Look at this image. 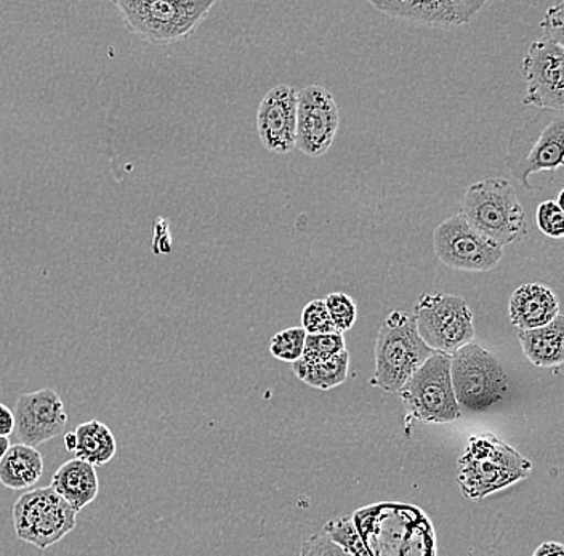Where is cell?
I'll list each match as a JSON object with an SVG mask.
<instances>
[{
  "instance_id": "2",
  "label": "cell",
  "mask_w": 564,
  "mask_h": 556,
  "mask_svg": "<svg viewBox=\"0 0 564 556\" xmlns=\"http://www.w3.org/2000/svg\"><path fill=\"white\" fill-rule=\"evenodd\" d=\"M458 486L474 502L528 480L532 464L494 433H478L468 439L458 457Z\"/></svg>"
},
{
  "instance_id": "30",
  "label": "cell",
  "mask_w": 564,
  "mask_h": 556,
  "mask_svg": "<svg viewBox=\"0 0 564 556\" xmlns=\"http://www.w3.org/2000/svg\"><path fill=\"white\" fill-rule=\"evenodd\" d=\"M15 430V415L6 404L0 403V436L9 438Z\"/></svg>"
},
{
  "instance_id": "29",
  "label": "cell",
  "mask_w": 564,
  "mask_h": 556,
  "mask_svg": "<svg viewBox=\"0 0 564 556\" xmlns=\"http://www.w3.org/2000/svg\"><path fill=\"white\" fill-rule=\"evenodd\" d=\"M300 556H351L341 550L337 544H334L326 534H315V536L305 538L300 548Z\"/></svg>"
},
{
  "instance_id": "10",
  "label": "cell",
  "mask_w": 564,
  "mask_h": 556,
  "mask_svg": "<svg viewBox=\"0 0 564 556\" xmlns=\"http://www.w3.org/2000/svg\"><path fill=\"white\" fill-rule=\"evenodd\" d=\"M13 524L21 542L47 550L76 530L77 512L48 486L24 492L18 499Z\"/></svg>"
},
{
  "instance_id": "23",
  "label": "cell",
  "mask_w": 564,
  "mask_h": 556,
  "mask_svg": "<svg viewBox=\"0 0 564 556\" xmlns=\"http://www.w3.org/2000/svg\"><path fill=\"white\" fill-rule=\"evenodd\" d=\"M306 332L302 327H289L274 334L270 341V351L274 358L284 362H297L303 357Z\"/></svg>"
},
{
  "instance_id": "6",
  "label": "cell",
  "mask_w": 564,
  "mask_h": 556,
  "mask_svg": "<svg viewBox=\"0 0 564 556\" xmlns=\"http://www.w3.org/2000/svg\"><path fill=\"white\" fill-rule=\"evenodd\" d=\"M435 351L419 336L414 315L393 312L380 326L376 341V372L370 385L398 393Z\"/></svg>"
},
{
  "instance_id": "13",
  "label": "cell",
  "mask_w": 564,
  "mask_h": 556,
  "mask_svg": "<svg viewBox=\"0 0 564 556\" xmlns=\"http://www.w3.org/2000/svg\"><path fill=\"white\" fill-rule=\"evenodd\" d=\"M340 111L330 91L308 86L299 91L295 148L310 157H321L333 146Z\"/></svg>"
},
{
  "instance_id": "31",
  "label": "cell",
  "mask_w": 564,
  "mask_h": 556,
  "mask_svg": "<svg viewBox=\"0 0 564 556\" xmlns=\"http://www.w3.org/2000/svg\"><path fill=\"white\" fill-rule=\"evenodd\" d=\"M532 556H564V547L560 542H544Z\"/></svg>"
},
{
  "instance_id": "25",
  "label": "cell",
  "mask_w": 564,
  "mask_h": 556,
  "mask_svg": "<svg viewBox=\"0 0 564 556\" xmlns=\"http://www.w3.org/2000/svg\"><path fill=\"white\" fill-rule=\"evenodd\" d=\"M344 351H347L344 334H316V336H306L302 358L308 361H321V359L337 357Z\"/></svg>"
},
{
  "instance_id": "20",
  "label": "cell",
  "mask_w": 564,
  "mask_h": 556,
  "mask_svg": "<svg viewBox=\"0 0 564 556\" xmlns=\"http://www.w3.org/2000/svg\"><path fill=\"white\" fill-rule=\"evenodd\" d=\"M44 475V457L31 446H10L0 460V483L12 491L33 488Z\"/></svg>"
},
{
  "instance_id": "15",
  "label": "cell",
  "mask_w": 564,
  "mask_h": 556,
  "mask_svg": "<svg viewBox=\"0 0 564 556\" xmlns=\"http://www.w3.org/2000/svg\"><path fill=\"white\" fill-rule=\"evenodd\" d=\"M299 91L294 87H273L257 111V130L264 150L273 154H289L297 139Z\"/></svg>"
},
{
  "instance_id": "27",
  "label": "cell",
  "mask_w": 564,
  "mask_h": 556,
  "mask_svg": "<svg viewBox=\"0 0 564 556\" xmlns=\"http://www.w3.org/2000/svg\"><path fill=\"white\" fill-rule=\"evenodd\" d=\"M302 329L306 336H316V334L335 332L334 324L330 321L329 312L326 304L321 298L310 302L302 312Z\"/></svg>"
},
{
  "instance_id": "9",
  "label": "cell",
  "mask_w": 564,
  "mask_h": 556,
  "mask_svg": "<svg viewBox=\"0 0 564 556\" xmlns=\"http://www.w3.org/2000/svg\"><path fill=\"white\" fill-rule=\"evenodd\" d=\"M419 336L435 353L451 357L475 341V318L464 298L451 294H423L414 306Z\"/></svg>"
},
{
  "instance_id": "5",
  "label": "cell",
  "mask_w": 564,
  "mask_h": 556,
  "mask_svg": "<svg viewBox=\"0 0 564 556\" xmlns=\"http://www.w3.org/2000/svg\"><path fill=\"white\" fill-rule=\"evenodd\" d=\"M127 28L156 45L188 39L207 19L215 0H115Z\"/></svg>"
},
{
  "instance_id": "12",
  "label": "cell",
  "mask_w": 564,
  "mask_h": 556,
  "mask_svg": "<svg viewBox=\"0 0 564 556\" xmlns=\"http://www.w3.org/2000/svg\"><path fill=\"white\" fill-rule=\"evenodd\" d=\"M564 45L541 37L532 42L521 73L527 80V107L562 111L564 109Z\"/></svg>"
},
{
  "instance_id": "18",
  "label": "cell",
  "mask_w": 564,
  "mask_h": 556,
  "mask_svg": "<svg viewBox=\"0 0 564 556\" xmlns=\"http://www.w3.org/2000/svg\"><path fill=\"white\" fill-rule=\"evenodd\" d=\"M51 488L79 513L100 492L97 468L84 460L70 459L53 473Z\"/></svg>"
},
{
  "instance_id": "3",
  "label": "cell",
  "mask_w": 564,
  "mask_h": 556,
  "mask_svg": "<svg viewBox=\"0 0 564 556\" xmlns=\"http://www.w3.org/2000/svg\"><path fill=\"white\" fill-rule=\"evenodd\" d=\"M460 216L497 248L520 242L529 233L527 214L506 178H486L468 186Z\"/></svg>"
},
{
  "instance_id": "8",
  "label": "cell",
  "mask_w": 564,
  "mask_h": 556,
  "mask_svg": "<svg viewBox=\"0 0 564 556\" xmlns=\"http://www.w3.org/2000/svg\"><path fill=\"white\" fill-rule=\"evenodd\" d=\"M451 382L458 406L476 413L499 403L509 390L499 358L476 341L451 355Z\"/></svg>"
},
{
  "instance_id": "26",
  "label": "cell",
  "mask_w": 564,
  "mask_h": 556,
  "mask_svg": "<svg viewBox=\"0 0 564 556\" xmlns=\"http://www.w3.org/2000/svg\"><path fill=\"white\" fill-rule=\"evenodd\" d=\"M535 225L546 238L562 239L564 236L563 206L553 199L539 204L535 210Z\"/></svg>"
},
{
  "instance_id": "16",
  "label": "cell",
  "mask_w": 564,
  "mask_h": 556,
  "mask_svg": "<svg viewBox=\"0 0 564 556\" xmlns=\"http://www.w3.org/2000/svg\"><path fill=\"white\" fill-rule=\"evenodd\" d=\"M370 6L390 19L457 28L470 23L485 9V0H435V2H403V0H372Z\"/></svg>"
},
{
  "instance_id": "4",
  "label": "cell",
  "mask_w": 564,
  "mask_h": 556,
  "mask_svg": "<svg viewBox=\"0 0 564 556\" xmlns=\"http://www.w3.org/2000/svg\"><path fill=\"white\" fill-rule=\"evenodd\" d=\"M503 161L528 193L535 192L532 175L553 174L563 167L564 112L539 109L520 129L511 132Z\"/></svg>"
},
{
  "instance_id": "33",
  "label": "cell",
  "mask_w": 564,
  "mask_h": 556,
  "mask_svg": "<svg viewBox=\"0 0 564 556\" xmlns=\"http://www.w3.org/2000/svg\"><path fill=\"white\" fill-rule=\"evenodd\" d=\"M10 448V439L9 438H2L0 436V460H2V457L6 456L7 450Z\"/></svg>"
},
{
  "instance_id": "11",
  "label": "cell",
  "mask_w": 564,
  "mask_h": 556,
  "mask_svg": "<svg viewBox=\"0 0 564 556\" xmlns=\"http://www.w3.org/2000/svg\"><path fill=\"white\" fill-rule=\"evenodd\" d=\"M433 246L440 262L449 269L491 271L502 262L503 249L476 233L460 214L441 221L433 233Z\"/></svg>"
},
{
  "instance_id": "24",
  "label": "cell",
  "mask_w": 564,
  "mask_h": 556,
  "mask_svg": "<svg viewBox=\"0 0 564 556\" xmlns=\"http://www.w3.org/2000/svg\"><path fill=\"white\" fill-rule=\"evenodd\" d=\"M335 332L345 334L355 326L358 318V306L350 295L345 292H333L324 298Z\"/></svg>"
},
{
  "instance_id": "19",
  "label": "cell",
  "mask_w": 564,
  "mask_h": 556,
  "mask_svg": "<svg viewBox=\"0 0 564 556\" xmlns=\"http://www.w3.org/2000/svg\"><path fill=\"white\" fill-rule=\"evenodd\" d=\"M524 357L538 368L558 371L564 361V316L560 313L552 323L539 329L518 332Z\"/></svg>"
},
{
  "instance_id": "14",
  "label": "cell",
  "mask_w": 564,
  "mask_h": 556,
  "mask_svg": "<svg viewBox=\"0 0 564 556\" xmlns=\"http://www.w3.org/2000/svg\"><path fill=\"white\" fill-rule=\"evenodd\" d=\"M15 433L20 445L39 448L56 436L63 435L68 425V414L58 393L42 389L18 396L15 410Z\"/></svg>"
},
{
  "instance_id": "7",
  "label": "cell",
  "mask_w": 564,
  "mask_h": 556,
  "mask_svg": "<svg viewBox=\"0 0 564 556\" xmlns=\"http://www.w3.org/2000/svg\"><path fill=\"white\" fill-rule=\"evenodd\" d=\"M408 421L449 424L460 417L453 382L451 357L433 353L400 390Z\"/></svg>"
},
{
  "instance_id": "21",
  "label": "cell",
  "mask_w": 564,
  "mask_h": 556,
  "mask_svg": "<svg viewBox=\"0 0 564 556\" xmlns=\"http://www.w3.org/2000/svg\"><path fill=\"white\" fill-rule=\"evenodd\" d=\"M76 449L74 459L84 460L94 467H104L111 462L118 453L115 433L100 421H90L74 430Z\"/></svg>"
},
{
  "instance_id": "1",
  "label": "cell",
  "mask_w": 564,
  "mask_h": 556,
  "mask_svg": "<svg viewBox=\"0 0 564 556\" xmlns=\"http://www.w3.org/2000/svg\"><path fill=\"white\" fill-rule=\"evenodd\" d=\"M366 556H436L432 521L414 505L386 502L352 515Z\"/></svg>"
},
{
  "instance_id": "32",
  "label": "cell",
  "mask_w": 564,
  "mask_h": 556,
  "mask_svg": "<svg viewBox=\"0 0 564 556\" xmlns=\"http://www.w3.org/2000/svg\"><path fill=\"white\" fill-rule=\"evenodd\" d=\"M65 446L69 453H74V449H76V435H74V432L66 433Z\"/></svg>"
},
{
  "instance_id": "17",
  "label": "cell",
  "mask_w": 564,
  "mask_h": 556,
  "mask_svg": "<svg viewBox=\"0 0 564 556\" xmlns=\"http://www.w3.org/2000/svg\"><path fill=\"white\" fill-rule=\"evenodd\" d=\"M558 298L552 288L541 283H527L511 294L510 321L520 330L539 329L560 315Z\"/></svg>"
},
{
  "instance_id": "28",
  "label": "cell",
  "mask_w": 564,
  "mask_h": 556,
  "mask_svg": "<svg viewBox=\"0 0 564 556\" xmlns=\"http://www.w3.org/2000/svg\"><path fill=\"white\" fill-rule=\"evenodd\" d=\"M541 28L542 37L564 45V2H558L555 7H550L546 10Z\"/></svg>"
},
{
  "instance_id": "22",
  "label": "cell",
  "mask_w": 564,
  "mask_h": 556,
  "mask_svg": "<svg viewBox=\"0 0 564 556\" xmlns=\"http://www.w3.org/2000/svg\"><path fill=\"white\" fill-rule=\"evenodd\" d=\"M292 366H294L295 375L306 385L317 390H330L347 380L350 353L347 350L337 357L321 359V361H308L302 358Z\"/></svg>"
}]
</instances>
